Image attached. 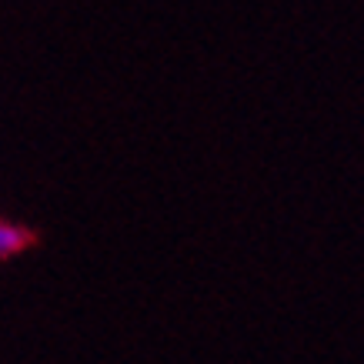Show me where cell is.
<instances>
[{
    "instance_id": "cell-1",
    "label": "cell",
    "mask_w": 364,
    "mask_h": 364,
    "mask_svg": "<svg viewBox=\"0 0 364 364\" xmlns=\"http://www.w3.org/2000/svg\"><path fill=\"white\" fill-rule=\"evenodd\" d=\"M33 234L21 224H7L0 221V257H14V254H21L23 247H31Z\"/></svg>"
}]
</instances>
